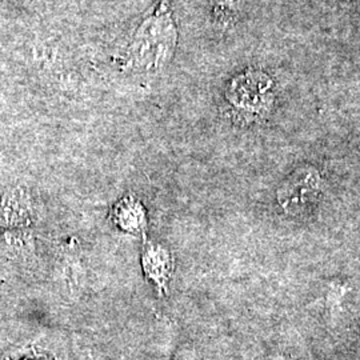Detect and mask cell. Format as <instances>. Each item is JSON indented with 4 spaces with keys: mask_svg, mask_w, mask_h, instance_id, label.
I'll use <instances>...</instances> for the list:
<instances>
[{
    "mask_svg": "<svg viewBox=\"0 0 360 360\" xmlns=\"http://www.w3.org/2000/svg\"><path fill=\"white\" fill-rule=\"evenodd\" d=\"M178 31L167 0H159L154 13L136 30L126 50V63L136 71L156 72L167 67L176 47Z\"/></svg>",
    "mask_w": 360,
    "mask_h": 360,
    "instance_id": "cell-1",
    "label": "cell"
},
{
    "mask_svg": "<svg viewBox=\"0 0 360 360\" xmlns=\"http://www.w3.org/2000/svg\"><path fill=\"white\" fill-rule=\"evenodd\" d=\"M321 193V176L315 168H302L292 174L279 190V203L285 212L297 215L312 206Z\"/></svg>",
    "mask_w": 360,
    "mask_h": 360,
    "instance_id": "cell-2",
    "label": "cell"
},
{
    "mask_svg": "<svg viewBox=\"0 0 360 360\" xmlns=\"http://www.w3.org/2000/svg\"><path fill=\"white\" fill-rule=\"evenodd\" d=\"M143 267L146 275L154 281L160 290H167L172 271V259L163 245L147 243L143 250Z\"/></svg>",
    "mask_w": 360,
    "mask_h": 360,
    "instance_id": "cell-3",
    "label": "cell"
},
{
    "mask_svg": "<svg viewBox=\"0 0 360 360\" xmlns=\"http://www.w3.org/2000/svg\"><path fill=\"white\" fill-rule=\"evenodd\" d=\"M0 221L16 229H23L30 224L31 205L26 193L13 191L4 196L0 206Z\"/></svg>",
    "mask_w": 360,
    "mask_h": 360,
    "instance_id": "cell-4",
    "label": "cell"
},
{
    "mask_svg": "<svg viewBox=\"0 0 360 360\" xmlns=\"http://www.w3.org/2000/svg\"><path fill=\"white\" fill-rule=\"evenodd\" d=\"M116 221L126 231L135 232L146 226V217L143 207L134 200H123L116 207Z\"/></svg>",
    "mask_w": 360,
    "mask_h": 360,
    "instance_id": "cell-5",
    "label": "cell"
},
{
    "mask_svg": "<svg viewBox=\"0 0 360 360\" xmlns=\"http://www.w3.org/2000/svg\"><path fill=\"white\" fill-rule=\"evenodd\" d=\"M243 0H215V15L220 23L230 25L236 18Z\"/></svg>",
    "mask_w": 360,
    "mask_h": 360,
    "instance_id": "cell-6",
    "label": "cell"
}]
</instances>
